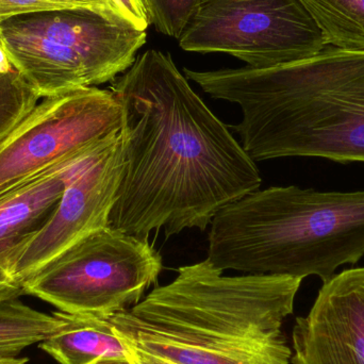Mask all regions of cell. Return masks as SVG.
Listing matches in <instances>:
<instances>
[{"label":"cell","instance_id":"8992f818","mask_svg":"<svg viewBox=\"0 0 364 364\" xmlns=\"http://www.w3.org/2000/svg\"><path fill=\"white\" fill-rule=\"evenodd\" d=\"M162 257L147 240L110 225L90 233L21 282L23 294L66 314L114 316L157 284Z\"/></svg>","mask_w":364,"mask_h":364},{"label":"cell","instance_id":"7402d4cb","mask_svg":"<svg viewBox=\"0 0 364 364\" xmlns=\"http://www.w3.org/2000/svg\"><path fill=\"white\" fill-rule=\"evenodd\" d=\"M89 364H132L129 358H100Z\"/></svg>","mask_w":364,"mask_h":364},{"label":"cell","instance_id":"5bb4252c","mask_svg":"<svg viewBox=\"0 0 364 364\" xmlns=\"http://www.w3.org/2000/svg\"><path fill=\"white\" fill-rule=\"evenodd\" d=\"M326 46L364 50V0H301Z\"/></svg>","mask_w":364,"mask_h":364},{"label":"cell","instance_id":"2e32d148","mask_svg":"<svg viewBox=\"0 0 364 364\" xmlns=\"http://www.w3.org/2000/svg\"><path fill=\"white\" fill-rule=\"evenodd\" d=\"M62 10H91L122 19L109 0H0V23L17 15Z\"/></svg>","mask_w":364,"mask_h":364},{"label":"cell","instance_id":"3957f363","mask_svg":"<svg viewBox=\"0 0 364 364\" xmlns=\"http://www.w3.org/2000/svg\"><path fill=\"white\" fill-rule=\"evenodd\" d=\"M215 100L235 104L233 126L250 159L322 158L364 164V50L327 46L267 68H183Z\"/></svg>","mask_w":364,"mask_h":364},{"label":"cell","instance_id":"4fadbf2b","mask_svg":"<svg viewBox=\"0 0 364 364\" xmlns=\"http://www.w3.org/2000/svg\"><path fill=\"white\" fill-rule=\"evenodd\" d=\"M60 318L32 309L18 299L0 303V358L18 357L29 346L44 341L59 327Z\"/></svg>","mask_w":364,"mask_h":364},{"label":"cell","instance_id":"9c48e42d","mask_svg":"<svg viewBox=\"0 0 364 364\" xmlns=\"http://www.w3.org/2000/svg\"><path fill=\"white\" fill-rule=\"evenodd\" d=\"M124 170L125 151L119 132L110 149L66 183L44 226L13 263L10 274L15 282L21 284L79 240L109 226Z\"/></svg>","mask_w":364,"mask_h":364},{"label":"cell","instance_id":"6da1fadb","mask_svg":"<svg viewBox=\"0 0 364 364\" xmlns=\"http://www.w3.org/2000/svg\"><path fill=\"white\" fill-rule=\"evenodd\" d=\"M110 90L121 105L125 151L113 228L147 241L160 231H205L223 208L260 188L256 162L170 53L145 51Z\"/></svg>","mask_w":364,"mask_h":364},{"label":"cell","instance_id":"ba28073f","mask_svg":"<svg viewBox=\"0 0 364 364\" xmlns=\"http://www.w3.org/2000/svg\"><path fill=\"white\" fill-rule=\"evenodd\" d=\"M121 128V105L111 90L85 87L43 98L0 141V198Z\"/></svg>","mask_w":364,"mask_h":364},{"label":"cell","instance_id":"ffe728a7","mask_svg":"<svg viewBox=\"0 0 364 364\" xmlns=\"http://www.w3.org/2000/svg\"><path fill=\"white\" fill-rule=\"evenodd\" d=\"M23 295L21 284L16 282H2L0 284V303L10 301V299H18Z\"/></svg>","mask_w":364,"mask_h":364},{"label":"cell","instance_id":"ac0fdd59","mask_svg":"<svg viewBox=\"0 0 364 364\" xmlns=\"http://www.w3.org/2000/svg\"><path fill=\"white\" fill-rule=\"evenodd\" d=\"M122 19L132 27L146 31L151 25L147 0H109Z\"/></svg>","mask_w":364,"mask_h":364},{"label":"cell","instance_id":"e0dca14e","mask_svg":"<svg viewBox=\"0 0 364 364\" xmlns=\"http://www.w3.org/2000/svg\"><path fill=\"white\" fill-rule=\"evenodd\" d=\"M151 23L164 36L181 38L201 0H147Z\"/></svg>","mask_w":364,"mask_h":364},{"label":"cell","instance_id":"603a6c76","mask_svg":"<svg viewBox=\"0 0 364 364\" xmlns=\"http://www.w3.org/2000/svg\"><path fill=\"white\" fill-rule=\"evenodd\" d=\"M28 358L26 357H13V358H0V364H26Z\"/></svg>","mask_w":364,"mask_h":364},{"label":"cell","instance_id":"5b68a950","mask_svg":"<svg viewBox=\"0 0 364 364\" xmlns=\"http://www.w3.org/2000/svg\"><path fill=\"white\" fill-rule=\"evenodd\" d=\"M0 36L42 100L115 80L147 40L146 31L91 10L17 15L0 23Z\"/></svg>","mask_w":364,"mask_h":364},{"label":"cell","instance_id":"52a82bcc","mask_svg":"<svg viewBox=\"0 0 364 364\" xmlns=\"http://www.w3.org/2000/svg\"><path fill=\"white\" fill-rule=\"evenodd\" d=\"M190 53H222L267 68L308 59L326 48L301 0H201L178 38Z\"/></svg>","mask_w":364,"mask_h":364},{"label":"cell","instance_id":"30bf717a","mask_svg":"<svg viewBox=\"0 0 364 364\" xmlns=\"http://www.w3.org/2000/svg\"><path fill=\"white\" fill-rule=\"evenodd\" d=\"M292 364H364V267L323 282L309 314L295 320Z\"/></svg>","mask_w":364,"mask_h":364},{"label":"cell","instance_id":"9a60e30c","mask_svg":"<svg viewBox=\"0 0 364 364\" xmlns=\"http://www.w3.org/2000/svg\"><path fill=\"white\" fill-rule=\"evenodd\" d=\"M40 100L18 70L0 75V141L31 114Z\"/></svg>","mask_w":364,"mask_h":364},{"label":"cell","instance_id":"277c9868","mask_svg":"<svg viewBox=\"0 0 364 364\" xmlns=\"http://www.w3.org/2000/svg\"><path fill=\"white\" fill-rule=\"evenodd\" d=\"M210 226L207 259L220 271L325 282L364 256V190L259 188L223 208Z\"/></svg>","mask_w":364,"mask_h":364},{"label":"cell","instance_id":"8fae6325","mask_svg":"<svg viewBox=\"0 0 364 364\" xmlns=\"http://www.w3.org/2000/svg\"><path fill=\"white\" fill-rule=\"evenodd\" d=\"M119 134L47 168L0 198V282H16L10 274L13 263L26 244L44 226L66 183L110 149Z\"/></svg>","mask_w":364,"mask_h":364},{"label":"cell","instance_id":"d6986e66","mask_svg":"<svg viewBox=\"0 0 364 364\" xmlns=\"http://www.w3.org/2000/svg\"><path fill=\"white\" fill-rule=\"evenodd\" d=\"M126 346L128 348V358H129L132 364H176L161 358V357L155 356V355L149 354V353L143 352V350H138V348H132V346Z\"/></svg>","mask_w":364,"mask_h":364},{"label":"cell","instance_id":"7a4b0ae2","mask_svg":"<svg viewBox=\"0 0 364 364\" xmlns=\"http://www.w3.org/2000/svg\"><path fill=\"white\" fill-rule=\"evenodd\" d=\"M223 273L208 259L179 267L172 282L112 316L115 333L176 364H292L282 326L303 279Z\"/></svg>","mask_w":364,"mask_h":364},{"label":"cell","instance_id":"44dd1931","mask_svg":"<svg viewBox=\"0 0 364 364\" xmlns=\"http://www.w3.org/2000/svg\"><path fill=\"white\" fill-rule=\"evenodd\" d=\"M15 70H17L13 65L10 55H9L4 40L0 36V75L10 74V73L15 72Z\"/></svg>","mask_w":364,"mask_h":364},{"label":"cell","instance_id":"7c38bea8","mask_svg":"<svg viewBox=\"0 0 364 364\" xmlns=\"http://www.w3.org/2000/svg\"><path fill=\"white\" fill-rule=\"evenodd\" d=\"M60 325L40 348L60 364H89L100 358H128L115 333L113 316L55 311Z\"/></svg>","mask_w":364,"mask_h":364}]
</instances>
